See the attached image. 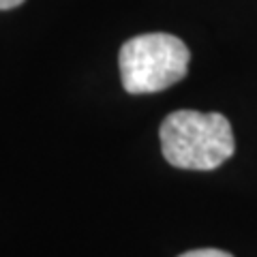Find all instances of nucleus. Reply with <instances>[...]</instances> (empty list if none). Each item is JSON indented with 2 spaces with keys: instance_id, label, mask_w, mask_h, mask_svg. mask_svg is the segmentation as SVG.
Returning <instances> with one entry per match:
<instances>
[{
  "instance_id": "obj_1",
  "label": "nucleus",
  "mask_w": 257,
  "mask_h": 257,
  "mask_svg": "<svg viewBox=\"0 0 257 257\" xmlns=\"http://www.w3.org/2000/svg\"><path fill=\"white\" fill-rule=\"evenodd\" d=\"M159 138L165 161L180 170H216L236 150L229 120L216 111H172L161 122Z\"/></svg>"
},
{
  "instance_id": "obj_2",
  "label": "nucleus",
  "mask_w": 257,
  "mask_h": 257,
  "mask_svg": "<svg viewBox=\"0 0 257 257\" xmlns=\"http://www.w3.org/2000/svg\"><path fill=\"white\" fill-rule=\"evenodd\" d=\"M191 52L178 37L148 32L124 41L118 54L122 88L128 94H150L187 77Z\"/></svg>"
},
{
  "instance_id": "obj_3",
  "label": "nucleus",
  "mask_w": 257,
  "mask_h": 257,
  "mask_svg": "<svg viewBox=\"0 0 257 257\" xmlns=\"http://www.w3.org/2000/svg\"><path fill=\"white\" fill-rule=\"evenodd\" d=\"M178 257H234V255L219 251V248H195V251H187Z\"/></svg>"
},
{
  "instance_id": "obj_4",
  "label": "nucleus",
  "mask_w": 257,
  "mask_h": 257,
  "mask_svg": "<svg viewBox=\"0 0 257 257\" xmlns=\"http://www.w3.org/2000/svg\"><path fill=\"white\" fill-rule=\"evenodd\" d=\"M24 0H0V9H13V7H20Z\"/></svg>"
}]
</instances>
